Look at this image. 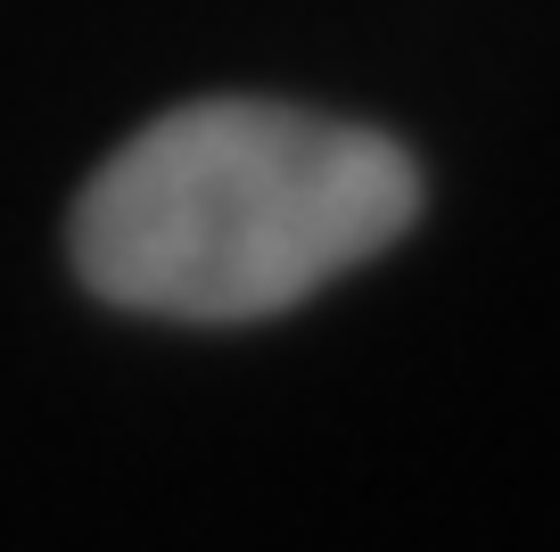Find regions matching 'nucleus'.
<instances>
[{
	"instance_id": "1",
	"label": "nucleus",
	"mask_w": 560,
	"mask_h": 552,
	"mask_svg": "<svg viewBox=\"0 0 560 552\" xmlns=\"http://www.w3.org/2000/svg\"><path fill=\"white\" fill-rule=\"evenodd\" d=\"M420 173L371 124L272 100H198L100 165L74 264L107 306L165 322H256L396 248Z\"/></svg>"
}]
</instances>
